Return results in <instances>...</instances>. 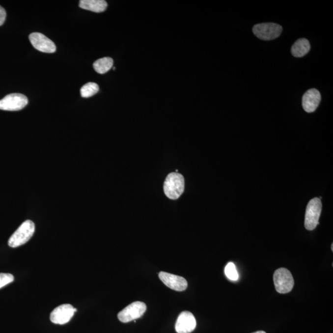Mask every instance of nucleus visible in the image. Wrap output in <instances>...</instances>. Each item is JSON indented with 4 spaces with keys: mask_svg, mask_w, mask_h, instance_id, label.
<instances>
[{
    "mask_svg": "<svg viewBox=\"0 0 333 333\" xmlns=\"http://www.w3.org/2000/svg\"><path fill=\"white\" fill-rule=\"evenodd\" d=\"M77 309L71 304H62L55 308L51 313L50 320L55 324L64 325L73 317Z\"/></svg>",
    "mask_w": 333,
    "mask_h": 333,
    "instance_id": "6e6552de",
    "label": "nucleus"
},
{
    "mask_svg": "<svg viewBox=\"0 0 333 333\" xmlns=\"http://www.w3.org/2000/svg\"><path fill=\"white\" fill-rule=\"evenodd\" d=\"M113 59L110 57H105L97 60L93 64L94 69L98 74H103L110 71L113 66Z\"/></svg>",
    "mask_w": 333,
    "mask_h": 333,
    "instance_id": "2eb2a0df",
    "label": "nucleus"
},
{
    "mask_svg": "<svg viewBox=\"0 0 333 333\" xmlns=\"http://www.w3.org/2000/svg\"><path fill=\"white\" fill-rule=\"evenodd\" d=\"M28 99L20 93H12L0 100V110L18 111L23 110L28 105Z\"/></svg>",
    "mask_w": 333,
    "mask_h": 333,
    "instance_id": "423d86ee",
    "label": "nucleus"
},
{
    "mask_svg": "<svg viewBox=\"0 0 333 333\" xmlns=\"http://www.w3.org/2000/svg\"><path fill=\"white\" fill-rule=\"evenodd\" d=\"M146 310L145 304L142 302H135L120 311L118 314V318L122 323L132 322L141 317Z\"/></svg>",
    "mask_w": 333,
    "mask_h": 333,
    "instance_id": "0eeeda50",
    "label": "nucleus"
},
{
    "mask_svg": "<svg viewBox=\"0 0 333 333\" xmlns=\"http://www.w3.org/2000/svg\"><path fill=\"white\" fill-rule=\"evenodd\" d=\"M274 281L278 293L286 294L293 289L294 281L291 273L285 268H280L275 272Z\"/></svg>",
    "mask_w": 333,
    "mask_h": 333,
    "instance_id": "7ed1b4c3",
    "label": "nucleus"
},
{
    "mask_svg": "<svg viewBox=\"0 0 333 333\" xmlns=\"http://www.w3.org/2000/svg\"><path fill=\"white\" fill-rule=\"evenodd\" d=\"M332 251H333V244L332 245Z\"/></svg>",
    "mask_w": 333,
    "mask_h": 333,
    "instance_id": "412c9836",
    "label": "nucleus"
},
{
    "mask_svg": "<svg viewBox=\"0 0 333 333\" xmlns=\"http://www.w3.org/2000/svg\"><path fill=\"white\" fill-rule=\"evenodd\" d=\"M322 204L321 200L315 197L310 200L306 209L305 228L307 230H314L319 224V218L322 212Z\"/></svg>",
    "mask_w": 333,
    "mask_h": 333,
    "instance_id": "20e7f679",
    "label": "nucleus"
},
{
    "mask_svg": "<svg viewBox=\"0 0 333 333\" xmlns=\"http://www.w3.org/2000/svg\"><path fill=\"white\" fill-rule=\"evenodd\" d=\"M79 6L82 9L95 13H102L107 8L108 3L104 0H81Z\"/></svg>",
    "mask_w": 333,
    "mask_h": 333,
    "instance_id": "ddd939ff",
    "label": "nucleus"
},
{
    "mask_svg": "<svg viewBox=\"0 0 333 333\" xmlns=\"http://www.w3.org/2000/svg\"><path fill=\"white\" fill-rule=\"evenodd\" d=\"M29 40L33 47L41 52L53 53L56 50V47L54 42L42 33L38 32L31 33L29 35Z\"/></svg>",
    "mask_w": 333,
    "mask_h": 333,
    "instance_id": "1a4fd4ad",
    "label": "nucleus"
},
{
    "mask_svg": "<svg viewBox=\"0 0 333 333\" xmlns=\"http://www.w3.org/2000/svg\"><path fill=\"white\" fill-rule=\"evenodd\" d=\"M310 50L309 42L306 38H300L291 47V53L294 57H301L307 54Z\"/></svg>",
    "mask_w": 333,
    "mask_h": 333,
    "instance_id": "4468645a",
    "label": "nucleus"
},
{
    "mask_svg": "<svg viewBox=\"0 0 333 333\" xmlns=\"http://www.w3.org/2000/svg\"><path fill=\"white\" fill-rule=\"evenodd\" d=\"M99 91V86L98 84L94 82H89L82 86L81 89V94L82 97L90 98L91 96L95 95Z\"/></svg>",
    "mask_w": 333,
    "mask_h": 333,
    "instance_id": "dca6fc26",
    "label": "nucleus"
},
{
    "mask_svg": "<svg viewBox=\"0 0 333 333\" xmlns=\"http://www.w3.org/2000/svg\"><path fill=\"white\" fill-rule=\"evenodd\" d=\"M282 30V27L275 23L259 24L252 28L254 35L262 40H274L281 35Z\"/></svg>",
    "mask_w": 333,
    "mask_h": 333,
    "instance_id": "39448f33",
    "label": "nucleus"
},
{
    "mask_svg": "<svg viewBox=\"0 0 333 333\" xmlns=\"http://www.w3.org/2000/svg\"><path fill=\"white\" fill-rule=\"evenodd\" d=\"M225 274L226 277L230 280L237 281L238 279V273L236 270L235 265L233 262H229L225 269Z\"/></svg>",
    "mask_w": 333,
    "mask_h": 333,
    "instance_id": "f3484780",
    "label": "nucleus"
},
{
    "mask_svg": "<svg viewBox=\"0 0 333 333\" xmlns=\"http://www.w3.org/2000/svg\"><path fill=\"white\" fill-rule=\"evenodd\" d=\"M184 189L185 180L182 175L177 172L168 175L164 184V191L166 197L170 199H177Z\"/></svg>",
    "mask_w": 333,
    "mask_h": 333,
    "instance_id": "f257e3e1",
    "label": "nucleus"
},
{
    "mask_svg": "<svg viewBox=\"0 0 333 333\" xmlns=\"http://www.w3.org/2000/svg\"><path fill=\"white\" fill-rule=\"evenodd\" d=\"M252 333H266L264 331H258V332Z\"/></svg>",
    "mask_w": 333,
    "mask_h": 333,
    "instance_id": "aec40b11",
    "label": "nucleus"
},
{
    "mask_svg": "<svg viewBox=\"0 0 333 333\" xmlns=\"http://www.w3.org/2000/svg\"><path fill=\"white\" fill-rule=\"evenodd\" d=\"M6 13L5 9L3 7L0 6V26L3 25L4 21L6 20Z\"/></svg>",
    "mask_w": 333,
    "mask_h": 333,
    "instance_id": "6ab92c4d",
    "label": "nucleus"
},
{
    "mask_svg": "<svg viewBox=\"0 0 333 333\" xmlns=\"http://www.w3.org/2000/svg\"><path fill=\"white\" fill-rule=\"evenodd\" d=\"M321 101L319 91L315 88L306 91L303 98L304 110L308 113L313 112L317 110Z\"/></svg>",
    "mask_w": 333,
    "mask_h": 333,
    "instance_id": "f8f14e48",
    "label": "nucleus"
},
{
    "mask_svg": "<svg viewBox=\"0 0 333 333\" xmlns=\"http://www.w3.org/2000/svg\"><path fill=\"white\" fill-rule=\"evenodd\" d=\"M35 226L32 221H26L19 226L11 236L8 245L11 248H17L28 243L34 234Z\"/></svg>",
    "mask_w": 333,
    "mask_h": 333,
    "instance_id": "f03ea898",
    "label": "nucleus"
},
{
    "mask_svg": "<svg viewBox=\"0 0 333 333\" xmlns=\"http://www.w3.org/2000/svg\"><path fill=\"white\" fill-rule=\"evenodd\" d=\"M159 277L166 286L173 290L183 291L187 288V281L184 278L164 272L159 273Z\"/></svg>",
    "mask_w": 333,
    "mask_h": 333,
    "instance_id": "9b49d317",
    "label": "nucleus"
},
{
    "mask_svg": "<svg viewBox=\"0 0 333 333\" xmlns=\"http://www.w3.org/2000/svg\"><path fill=\"white\" fill-rule=\"evenodd\" d=\"M196 327V320L193 313L184 311L178 316L175 324V330L177 333H190Z\"/></svg>",
    "mask_w": 333,
    "mask_h": 333,
    "instance_id": "9d476101",
    "label": "nucleus"
},
{
    "mask_svg": "<svg viewBox=\"0 0 333 333\" xmlns=\"http://www.w3.org/2000/svg\"><path fill=\"white\" fill-rule=\"evenodd\" d=\"M14 276L10 274H0V289L14 281Z\"/></svg>",
    "mask_w": 333,
    "mask_h": 333,
    "instance_id": "a211bd4d",
    "label": "nucleus"
}]
</instances>
